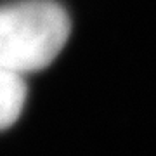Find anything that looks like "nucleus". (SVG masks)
Wrapping results in <instances>:
<instances>
[{
    "instance_id": "f03ea898",
    "label": "nucleus",
    "mask_w": 156,
    "mask_h": 156,
    "mask_svg": "<svg viewBox=\"0 0 156 156\" xmlns=\"http://www.w3.org/2000/svg\"><path fill=\"white\" fill-rule=\"evenodd\" d=\"M26 101L23 76L0 68V130L17 122Z\"/></svg>"
},
{
    "instance_id": "f257e3e1",
    "label": "nucleus",
    "mask_w": 156,
    "mask_h": 156,
    "mask_svg": "<svg viewBox=\"0 0 156 156\" xmlns=\"http://www.w3.org/2000/svg\"><path fill=\"white\" fill-rule=\"evenodd\" d=\"M69 17L52 0H23L0 7V68L19 76L40 71L62 50Z\"/></svg>"
}]
</instances>
